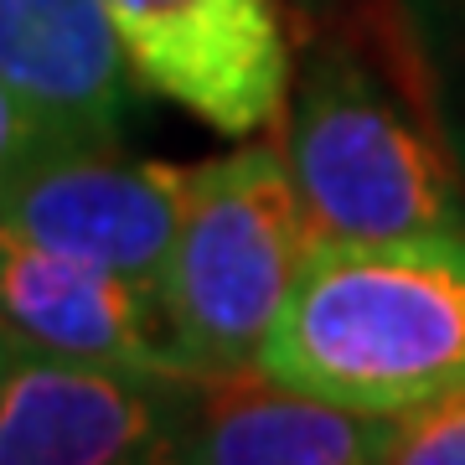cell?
I'll list each match as a JSON object with an SVG mask.
<instances>
[{
  "label": "cell",
  "instance_id": "4fadbf2b",
  "mask_svg": "<svg viewBox=\"0 0 465 465\" xmlns=\"http://www.w3.org/2000/svg\"><path fill=\"white\" fill-rule=\"evenodd\" d=\"M290 5H295V11H305V16H316V11L326 5V0H290Z\"/></svg>",
  "mask_w": 465,
  "mask_h": 465
},
{
  "label": "cell",
  "instance_id": "3957f363",
  "mask_svg": "<svg viewBox=\"0 0 465 465\" xmlns=\"http://www.w3.org/2000/svg\"><path fill=\"white\" fill-rule=\"evenodd\" d=\"M311 249L290 161L249 145L186 166L182 228L161 269L171 347L192 378L259 367Z\"/></svg>",
  "mask_w": 465,
  "mask_h": 465
},
{
  "label": "cell",
  "instance_id": "8fae6325",
  "mask_svg": "<svg viewBox=\"0 0 465 465\" xmlns=\"http://www.w3.org/2000/svg\"><path fill=\"white\" fill-rule=\"evenodd\" d=\"M88 140L67 130L42 99H32L21 84L0 73V202L11 197L36 166H47L67 150H84Z\"/></svg>",
  "mask_w": 465,
  "mask_h": 465
},
{
  "label": "cell",
  "instance_id": "9c48e42d",
  "mask_svg": "<svg viewBox=\"0 0 465 465\" xmlns=\"http://www.w3.org/2000/svg\"><path fill=\"white\" fill-rule=\"evenodd\" d=\"M0 73L88 145H119L134 109V73L104 0H0Z\"/></svg>",
  "mask_w": 465,
  "mask_h": 465
},
{
  "label": "cell",
  "instance_id": "277c9868",
  "mask_svg": "<svg viewBox=\"0 0 465 465\" xmlns=\"http://www.w3.org/2000/svg\"><path fill=\"white\" fill-rule=\"evenodd\" d=\"M197 378L0 341V465L176 460Z\"/></svg>",
  "mask_w": 465,
  "mask_h": 465
},
{
  "label": "cell",
  "instance_id": "ba28073f",
  "mask_svg": "<svg viewBox=\"0 0 465 465\" xmlns=\"http://www.w3.org/2000/svg\"><path fill=\"white\" fill-rule=\"evenodd\" d=\"M393 414H362L274 382L264 367L197 378L176 460L197 465H378Z\"/></svg>",
  "mask_w": 465,
  "mask_h": 465
},
{
  "label": "cell",
  "instance_id": "5b68a950",
  "mask_svg": "<svg viewBox=\"0 0 465 465\" xmlns=\"http://www.w3.org/2000/svg\"><path fill=\"white\" fill-rule=\"evenodd\" d=\"M134 84L217 134H259L290 104L280 0H104Z\"/></svg>",
  "mask_w": 465,
  "mask_h": 465
},
{
  "label": "cell",
  "instance_id": "6da1fadb",
  "mask_svg": "<svg viewBox=\"0 0 465 465\" xmlns=\"http://www.w3.org/2000/svg\"><path fill=\"white\" fill-rule=\"evenodd\" d=\"M259 367L362 414H409L465 388V232L311 238Z\"/></svg>",
  "mask_w": 465,
  "mask_h": 465
},
{
  "label": "cell",
  "instance_id": "8992f818",
  "mask_svg": "<svg viewBox=\"0 0 465 465\" xmlns=\"http://www.w3.org/2000/svg\"><path fill=\"white\" fill-rule=\"evenodd\" d=\"M182 197L186 166L119 161L114 145H84L36 166L0 202V228L161 290Z\"/></svg>",
  "mask_w": 465,
  "mask_h": 465
},
{
  "label": "cell",
  "instance_id": "5bb4252c",
  "mask_svg": "<svg viewBox=\"0 0 465 465\" xmlns=\"http://www.w3.org/2000/svg\"><path fill=\"white\" fill-rule=\"evenodd\" d=\"M5 336H11V321H5V305H0V341H5Z\"/></svg>",
  "mask_w": 465,
  "mask_h": 465
},
{
  "label": "cell",
  "instance_id": "7a4b0ae2",
  "mask_svg": "<svg viewBox=\"0 0 465 465\" xmlns=\"http://www.w3.org/2000/svg\"><path fill=\"white\" fill-rule=\"evenodd\" d=\"M284 161L316 243L465 232V182L440 134L341 42L300 73Z\"/></svg>",
  "mask_w": 465,
  "mask_h": 465
},
{
  "label": "cell",
  "instance_id": "30bf717a",
  "mask_svg": "<svg viewBox=\"0 0 465 465\" xmlns=\"http://www.w3.org/2000/svg\"><path fill=\"white\" fill-rule=\"evenodd\" d=\"M419 99L465 182V0H399Z\"/></svg>",
  "mask_w": 465,
  "mask_h": 465
},
{
  "label": "cell",
  "instance_id": "52a82bcc",
  "mask_svg": "<svg viewBox=\"0 0 465 465\" xmlns=\"http://www.w3.org/2000/svg\"><path fill=\"white\" fill-rule=\"evenodd\" d=\"M0 305L11 331L26 336L32 347L134 372L192 378L171 347L166 305L155 284L42 249L5 228H0Z\"/></svg>",
  "mask_w": 465,
  "mask_h": 465
},
{
  "label": "cell",
  "instance_id": "7c38bea8",
  "mask_svg": "<svg viewBox=\"0 0 465 465\" xmlns=\"http://www.w3.org/2000/svg\"><path fill=\"white\" fill-rule=\"evenodd\" d=\"M399 465H465V388L393 414V450Z\"/></svg>",
  "mask_w": 465,
  "mask_h": 465
}]
</instances>
